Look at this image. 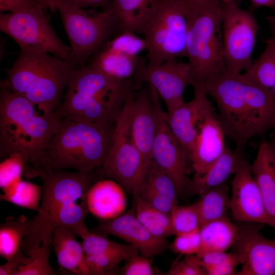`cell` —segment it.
<instances>
[{"instance_id":"f5cc1de1","label":"cell","mask_w":275,"mask_h":275,"mask_svg":"<svg viewBox=\"0 0 275 275\" xmlns=\"http://www.w3.org/2000/svg\"><path fill=\"white\" fill-rule=\"evenodd\" d=\"M256 6L273 7L275 6V0H251Z\"/></svg>"},{"instance_id":"484cf974","label":"cell","mask_w":275,"mask_h":275,"mask_svg":"<svg viewBox=\"0 0 275 275\" xmlns=\"http://www.w3.org/2000/svg\"><path fill=\"white\" fill-rule=\"evenodd\" d=\"M271 35L266 47L250 67L240 74L244 81L270 90L275 84V17L267 18Z\"/></svg>"},{"instance_id":"7dc6e473","label":"cell","mask_w":275,"mask_h":275,"mask_svg":"<svg viewBox=\"0 0 275 275\" xmlns=\"http://www.w3.org/2000/svg\"><path fill=\"white\" fill-rule=\"evenodd\" d=\"M39 5H41L35 0H0V11L13 12Z\"/></svg>"},{"instance_id":"7c38bea8","label":"cell","mask_w":275,"mask_h":275,"mask_svg":"<svg viewBox=\"0 0 275 275\" xmlns=\"http://www.w3.org/2000/svg\"><path fill=\"white\" fill-rule=\"evenodd\" d=\"M223 56L229 71L241 74L252 64V54L259 25L250 12L234 1L221 2Z\"/></svg>"},{"instance_id":"9a60e30c","label":"cell","mask_w":275,"mask_h":275,"mask_svg":"<svg viewBox=\"0 0 275 275\" xmlns=\"http://www.w3.org/2000/svg\"><path fill=\"white\" fill-rule=\"evenodd\" d=\"M232 247L241 269V275H275V241L263 236L257 227H238Z\"/></svg>"},{"instance_id":"816d5d0a","label":"cell","mask_w":275,"mask_h":275,"mask_svg":"<svg viewBox=\"0 0 275 275\" xmlns=\"http://www.w3.org/2000/svg\"><path fill=\"white\" fill-rule=\"evenodd\" d=\"M37 3L42 5L46 9L55 10V5L59 2L63 0H35Z\"/></svg>"},{"instance_id":"e0dca14e","label":"cell","mask_w":275,"mask_h":275,"mask_svg":"<svg viewBox=\"0 0 275 275\" xmlns=\"http://www.w3.org/2000/svg\"><path fill=\"white\" fill-rule=\"evenodd\" d=\"M93 232L117 237L136 247L143 256L153 258L169 248L166 239L152 235L138 220L133 207L114 219L100 220Z\"/></svg>"},{"instance_id":"681fc988","label":"cell","mask_w":275,"mask_h":275,"mask_svg":"<svg viewBox=\"0 0 275 275\" xmlns=\"http://www.w3.org/2000/svg\"><path fill=\"white\" fill-rule=\"evenodd\" d=\"M62 1L75 5L85 9L110 7L112 0H63Z\"/></svg>"},{"instance_id":"f1b7e54d","label":"cell","mask_w":275,"mask_h":275,"mask_svg":"<svg viewBox=\"0 0 275 275\" xmlns=\"http://www.w3.org/2000/svg\"><path fill=\"white\" fill-rule=\"evenodd\" d=\"M133 207L136 217L152 235L163 239L174 235L170 214L154 208L141 198L139 195L133 197Z\"/></svg>"},{"instance_id":"4316f807","label":"cell","mask_w":275,"mask_h":275,"mask_svg":"<svg viewBox=\"0 0 275 275\" xmlns=\"http://www.w3.org/2000/svg\"><path fill=\"white\" fill-rule=\"evenodd\" d=\"M157 0H112L120 32L138 33L152 14Z\"/></svg>"},{"instance_id":"3957f363","label":"cell","mask_w":275,"mask_h":275,"mask_svg":"<svg viewBox=\"0 0 275 275\" xmlns=\"http://www.w3.org/2000/svg\"><path fill=\"white\" fill-rule=\"evenodd\" d=\"M139 89L134 82L114 78L87 63L73 71L57 112L61 117L114 126Z\"/></svg>"},{"instance_id":"db71d44e","label":"cell","mask_w":275,"mask_h":275,"mask_svg":"<svg viewBox=\"0 0 275 275\" xmlns=\"http://www.w3.org/2000/svg\"><path fill=\"white\" fill-rule=\"evenodd\" d=\"M268 144L275 161V136L268 142Z\"/></svg>"},{"instance_id":"1f68e13d","label":"cell","mask_w":275,"mask_h":275,"mask_svg":"<svg viewBox=\"0 0 275 275\" xmlns=\"http://www.w3.org/2000/svg\"><path fill=\"white\" fill-rule=\"evenodd\" d=\"M81 238L86 255L117 253L125 256L128 260L139 253L132 245L114 242L106 236L88 230Z\"/></svg>"},{"instance_id":"8992f818","label":"cell","mask_w":275,"mask_h":275,"mask_svg":"<svg viewBox=\"0 0 275 275\" xmlns=\"http://www.w3.org/2000/svg\"><path fill=\"white\" fill-rule=\"evenodd\" d=\"M41 203L37 214L30 221L22 250L30 256L42 243L49 245L54 222L66 205L82 199L97 180L94 173L49 170L41 177Z\"/></svg>"},{"instance_id":"9f6ffc18","label":"cell","mask_w":275,"mask_h":275,"mask_svg":"<svg viewBox=\"0 0 275 275\" xmlns=\"http://www.w3.org/2000/svg\"><path fill=\"white\" fill-rule=\"evenodd\" d=\"M235 0H219L220 2H221L222 3H227V2H231V1H234Z\"/></svg>"},{"instance_id":"836d02e7","label":"cell","mask_w":275,"mask_h":275,"mask_svg":"<svg viewBox=\"0 0 275 275\" xmlns=\"http://www.w3.org/2000/svg\"><path fill=\"white\" fill-rule=\"evenodd\" d=\"M89 212L85 197L80 204L77 201L69 203L60 211L54 222V228L64 227L81 237L89 230L85 224Z\"/></svg>"},{"instance_id":"ee69618b","label":"cell","mask_w":275,"mask_h":275,"mask_svg":"<svg viewBox=\"0 0 275 275\" xmlns=\"http://www.w3.org/2000/svg\"><path fill=\"white\" fill-rule=\"evenodd\" d=\"M139 195L152 207L167 214H170L174 208L178 205L170 199L145 188H142Z\"/></svg>"},{"instance_id":"8fae6325","label":"cell","mask_w":275,"mask_h":275,"mask_svg":"<svg viewBox=\"0 0 275 275\" xmlns=\"http://www.w3.org/2000/svg\"><path fill=\"white\" fill-rule=\"evenodd\" d=\"M42 5L0 14V30L20 49L47 53L70 60V49L57 36Z\"/></svg>"},{"instance_id":"5bb4252c","label":"cell","mask_w":275,"mask_h":275,"mask_svg":"<svg viewBox=\"0 0 275 275\" xmlns=\"http://www.w3.org/2000/svg\"><path fill=\"white\" fill-rule=\"evenodd\" d=\"M232 182L229 208L234 219L272 227L251 166L242 156Z\"/></svg>"},{"instance_id":"f546056e","label":"cell","mask_w":275,"mask_h":275,"mask_svg":"<svg viewBox=\"0 0 275 275\" xmlns=\"http://www.w3.org/2000/svg\"><path fill=\"white\" fill-rule=\"evenodd\" d=\"M24 215L8 216L0 226V255L8 260L22 250L30 224Z\"/></svg>"},{"instance_id":"11a10c76","label":"cell","mask_w":275,"mask_h":275,"mask_svg":"<svg viewBox=\"0 0 275 275\" xmlns=\"http://www.w3.org/2000/svg\"><path fill=\"white\" fill-rule=\"evenodd\" d=\"M270 90L271 91V93H272V94L275 97V84H274V86L272 87V88Z\"/></svg>"},{"instance_id":"9c48e42d","label":"cell","mask_w":275,"mask_h":275,"mask_svg":"<svg viewBox=\"0 0 275 275\" xmlns=\"http://www.w3.org/2000/svg\"><path fill=\"white\" fill-rule=\"evenodd\" d=\"M187 29L183 0H157L152 14L138 32L146 43L147 66L185 57Z\"/></svg>"},{"instance_id":"bcb514c9","label":"cell","mask_w":275,"mask_h":275,"mask_svg":"<svg viewBox=\"0 0 275 275\" xmlns=\"http://www.w3.org/2000/svg\"><path fill=\"white\" fill-rule=\"evenodd\" d=\"M28 259V256L21 250L7 262L0 266L1 275H16L20 267Z\"/></svg>"},{"instance_id":"ba28073f","label":"cell","mask_w":275,"mask_h":275,"mask_svg":"<svg viewBox=\"0 0 275 275\" xmlns=\"http://www.w3.org/2000/svg\"><path fill=\"white\" fill-rule=\"evenodd\" d=\"M70 43V61L77 67L84 66L115 35L118 23L110 7L92 13L64 1L55 5Z\"/></svg>"},{"instance_id":"c3c4849f","label":"cell","mask_w":275,"mask_h":275,"mask_svg":"<svg viewBox=\"0 0 275 275\" xmlns=\"http://www.w3.org/2000/svg\"><path fill=\"white\" fill-rule=\"evenodd\" d=\"M239 264L237 257L220 265L205 269L208 275H231L235 273V270Z\"/></svg>"},{"instance_id":"b9f144b4","label":"cell","mask_w":275,"mask_h":275,"mask_svg":"<svg viewBox=\"0 0 275 275\" xmlns=\"http://www.w3.org/2000/svg\"><path fill=\"white\" fill-rule=\"evenodd\" d=\"M152 259L138 254L127 261L120 271L123 275H152L154 271L152 267Z\"/></svg>"},{"instance_id":"f35d334b","label":"cell","mask_w":275,"mask_h":275,"mask_svg":"<svg viewBox=\"0 0 275 275\" xmlns=\"http://www.w3.org/2000/svg\"><path fill=\"white\" fill-rule=\"evenodd\" d=\"M25 162L22 156L13 154L0 164V187L5 192L17 183L24 172Z\"/></svg>"},{"instance_id":"f6af8a7d","label":"cell","mask_w":275,"mask_h":275,"mask_svg":"<svg viewBox=\"0 0 275 275\" xmlns=\"http://www.w3.org/2000/svg\"><path fill=\"white\" fill-rule=\"evenodd\" d=\"M198 261L204 270L231 260L236 257L232 252L210 251L201 252L196 255Z\"/></svg>"},{"instance_id":"d4e9b609","label":"cell","mask_w":275,"mask_h":275,"mask_svg":"<svg viewBox=\"0 0 275 275\" xmlns=\"http://www.w3.org/2000/svg\"><path fill=\"white\" fill-rule=\"evenodd\" d=\"M251 172L261 193L272 227L275 228V161L268 142H262Z\"/></svg>"},{"instance_id":"277c9868","label":"cell","mask_w":275,"mask_h":275,"mask_svg":"<svg viewBox=\"0 0 275 275\" xmlns=\"http://www.w3.org/2000/svg\"><path fill=\"white\" fill-rule=\"evenodd\" d=\"M77 68L70 60L20 49L1 86L22 96L45 113H55Z\"/></svg>"},{"instance_id":"74e56055","label":"cell","mask_w":275,"mask_h":275,"mask_svg":"<svg viewBox=\"0 0 275 275\" xmlns=\"http://www.w3.org/2000/svg\"><path fill=\"white\" fill-rule=\"evenodd\" d=\"M103 47L133 57L139 56L142 51L147 49L144 39L138 37L135 33L129 31L119 33Z\"/></svg>"},{"instance_id":"30bf717a","label":"cell","mask_w":275,"mask_h":275,"mask_svg":"<svg viewBox=\"0 0 275 275\" xmlns=\"http://www.w3.org/2000/svg\"><path fill=\"white\" fill-rule=\"evenodd\" d=\"M133 95L115 125L104 162L94 172L98 180L113 179L132 197L140 194L146 172L142 156L133 141L130 130Z\"/></svg>"},{"instance_id":"83f0119b","label":"cell","mask_w":275,"mask_h":275,"mask_svg":"<svg viewBox=\"0 0 275 275\" xmlns=\"http://www.w3.org/2000/svg\"><path fill=\"white\" fill-rule=\"evenodd\" d=\"M238 229L226 215L203 224L200 228L201 249L199 253L210 251L226 252L235 243Z\"/></svg>"},{"instance_id":"4fadbf2b","label":"cell","mask_w":275,"mask_h":275,"mask_svg":"<svg viewBox=\"0 0 275 275\" xmlns=\"http://www.w3.org/2000/svg\"><path fill=\"white\" fill-rule=\"evenodd\" d=\"M157 127L152 151V160L173 180L179 195L186 193L190 180L189 164L181 145L171 130L157 94Z\"/></svg>"},{"instance_id":"60d3db41","label":"cell","mask_w":275,"mask_h":275,"mask_svg":"<svg viewBox=\"0 0 275 275\" xmlns=\"http://www.w3.org/2000/svg\"><path fill=\"white\" fill-rule=\"evenodd\" d=\"M169 248L174 253L186 256L198 254L201 249L200 229L175 236Z\"/></svg>"},{"instance_id":"7bdbcfd3","label":"cell","mask_w":275,"mask_h":275,"mask_svg":"<svg viewBox=\"0 0 275 275\" xmlns=\"http://www.w3.org/2000/svg\"><path fill=\"white\" fill-rule=\"evenodd\" d=\"M169 275H206L204 269L200 264L196 255H188L183 260L177 262L169 270Z\"/></svg>"},{"instance_id":"ab89813d","label":"cell","mask_w":275,"mask_h":275,"mask_svg":"<svg viewBox=\"0 0 275 275\" xmlns=\"http://www.w3.org/2000/svg\"><path fill=\"white\" fill-rule=\"evenodd\" d=\"M127 260L125 256L117 253L86 255L89 275L113 274L120 262Z\"/></svg>"},{"instance_id":"cb8c5ba5","label":"cell","mask_w":275,"mask_h":275,"mask_svg":"<svg viewBox=\"0 0 275 275\" xmlns=\"http://www.w3.org/2000/svg\"><path fill=\"white\" fill-rule=\"evenodd\" d=\"M241 156L242 154L227 146L223 154L203 173L194 175L186 193L189 195H201L225 183L230 175L234 174Z\"/></svg>"},{"instance_id":"44dd1931","label":"cell","mask_w":275,"mask_h":275,"mask_svg":"<svg viewBox=\"0 0 275 275\" xmlns=\"http://www.w3.org/2000/svg\"><path fill=\"white\" fill-rule=\"evenodd\" d=\"M125 189L116 181H96L85 196L89 212L100 220H109L123 214L127 206Z\"/></svg>"},{"instance_id":"2e32d148","label":"cell","mask_w":275,"mask_h":275,"mask_svg":"<svg viewBox=\"0 0 275 275\" xmlns=\"http://www.w3.org/2000/svg\"><path fill=\"white\" fill-rule=\"evenodd\" d=\"M157 93L144 85L133 94L130 104V130L133 141L141 153L145 167L152 161V151L157 127Z\"/></svg>"},{"instance_id":"d6a6232c","label":"cell","mask_w":275,"mask_h":275,"mask_svg":"<svg viewBox=\"0 0 275 275\" xmlns=\"http://www.w3.org/2000/svg\"><path fill=\"white\" fill-rule=\"evenodd\" d=\"M42 187L33 183L20 180L13 187L1 195L6 201L19 207L38 212L42 197Z\"/></svg>"},{"instance_id":"603a6c76","label":"cell","mask_w":275,"mask_h":275,"mask_svg":"<svg viewBox=\"0 0 275 275\" xmlns=\"http://www.w3.org/2000/svg\"><path fill=\"white\" fill-rule=\"evenodd\" d=\"M74 234L64 227H57L52 231L50 244L63 269L74 274L89 275L82 245Z\"/></svg>"},{"instance_id":"f907efd6","label":"cell","mask_w":275,"mask_h":275,"mask_svg":"<svg viewBox=\"0 0 275 275\" xmlns=\"http://www.w3.org/2000/svg\"><path fill=\"white\" fill-rule=\"evenodd\" d=\"M186 8L188 9H193L199 8L206 4L208 3L211 0H183Z\"/></svg>"},{"instance_id":"d6986e66","label":"cell","mask_w":275,"mask_h":275,"mask_svg":"<svg viewBox=\"0 0 275 275\" xmlns=\"http://www.w3.org/2000/svg\"><path fill=\"white\" fill-rule=\"evenodd\" d=\"M194 88V97L190 101L184 102L171 112L164 113L168 125L183 148L189 164L199 124L213 109L203 88L201 86Z\"/></svg>"},{"instance_id":"5b68a950","label":"cell","mask_w":275,"mask_h":275,"mask_svg":"<svg viewBox=\"0 0 275 275\" xmlns=\"http://www.w3.org/2000/svg\"><path fill=\"white\" fill-rule=\"evenodd\" d=\"M114 126L61 117L59 127L43 154L45 165L49 170L94 172L106 158Z\"/></svg>"},{"instance_id":"ac0fdd59","label":"cell","mask_w":275,"mask_h":275,"mask_svg":"<svg viewBox=\"0 0 275 275\" xmlns=\"http://www.w3.org/2000/svg\"><path fill=\"white\" fill-rule=\"evenodd\" d=\"M143 79L162 99L167 112H171L184 102V90L191 85V67L188 62L169 60L155 67L147 66Z\"/></svg>"},{"instance_id":"d590c367","label":"cell","mask_w":275,"mask_h":275,"mask_svg":"<svg viewBox=\"0 0 275 275\" xmlns=\"http://www.w3.org/2000/svg\"><path fill=\"white\" fill-rule=\"evenodd\" d=\"M171 222L174 236L198 230L201 222L196 203L178 206L170 213Z\"/></svg>"},{"instance_id":"7a4b0ae2","label":"cell","mask_w":275,"mask_h":275,"mask_svg":"<svg viewBox=\"0 0 275 275\" xmlns=\"http://www.w3.org/2000/svg\"><path fill=\"white\" fill-rule=\"evenodd\" d=\"M60 118L58 112L45 113L22 96L1 86V159L19 154L25 162L26 177H41L49 170L43 154L59 127Z\"/></svg>"},{"instance_id":"ffe728a7","label":"cell","mask_w":275,"mask_h":275,"mask_svg":"<svg viewBox=\"0 0 275 275\" xmlns=\"http://www.w3.org/2000/svg\"><path fill=\"white\" fill-rule=\"evenodd\" d=\"M225 134L213 108L200 123L190 153L189 164L194 175H199L224 152Z\"/></svg>"},{"instance_id":"6da1fadb","label":"cell","mask_w":275,"mask_h":275,"mask_svg":"<svg viewBox=\"0 0 275 275\" xmlns=\"http://www.w3.org/2000/svg\"><path fill=\"white\" fill-rule=\"evenodd\" d=\"M201 87L216 103L219 123L240 154L249 140L275 128V97L269 89L246 82L227 69Z\"/></svg>"},{"instance_id":"4dcf8cb0","label":"cell","mask_w":275,"mask_h":275,"mask_svg":"<svg viewBox=\"0 0 275 275\" xmlns=\"http://www.w3.org/2000/svg\"><path fill=\"white\" fill-rule=\"evenodd\" d=\"M229 187L226 183L204 192L196 203L199 214L201 226L226 215L229 208Z\"/></svg>"},{"instance_id":"e575fe53","label":"cell","mask_w":275,"mask_h":275,"mask_svg":"<svg viewBox=\"0 0 275 275\" xmlns=\"http://www.w3.org/2000/svg\"><path fill=\"white\" fill-rule=\"evenodd\" d=\"M142 188L152 190L177 203L179 195L174 182L152 160L147 168Z\"/></svg>"},{"instance_id":"7402d4cb","label":"cell","mask_w":275,"mask_h":275,"mask_svg":"<svg viewBox=\"0 0 275 275\" xmlns=\"http://www.w3.org/2000/svg\"><path fill=\"white\" fill-rule=\"evenodd\" d=\"M88 63L112 77L132 81L140 88L145 84L143 77L147 63L140 56H131L103 47Z\"/></svg>"},{"instance_id":"52a82bcc","label":"cell","mask_w":275,"mask_h":275,"mask_svg":"<svg viewBox=\"0 0 275 275\" xmlns=\"http://www.w3.org/2000/svg\"><path fill=\"white\" fill-rule=\"evenodd\" d=\"M186 56L191 71L193 87L227 68L223 56L221 2L211 0L196 9H187Z\"/></svg>"},{"instance_id":"8d00e7d4","label":"cell","mask_w":275,"mask_h":275,"mask_svg":"<svg viewBox=\"0 0 275 275\" xmlns=\"http://www.w3.org/2000/svg\"><path fill=\"white\" fill-rule=\"evenodd\" d=\"M49 245L42 243L30 256L17 271L16 275H55L58 274L49 261Z\"/></svg>"}]
</instances>
